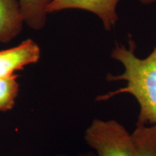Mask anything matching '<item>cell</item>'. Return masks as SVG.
Here are the masks:
<instances>
[{"label": "cell", "instance_id": "6da1fadb", "mask_svg": "<svg viewBox=\"0 0 156 156\" xmlns=\"http://www.w3.org/2000/svg\"><path fill=\"white\" fill-rule=\"evenodd\" d=\"M135 45L130 41L127 48L116 44L112 52V58L124 66V71L120 75L108 74L107 80L125 81L124 87L96 98L97 101H105L119 94L128 93L135 98L140 106L136 124L156 125V47L145 58L134 54Z\"/></svg>", "mask_w": 156, "mask_h": 156}, {"label": "cell", "instance_id": "7a4b0ae2", "mask_svg": "<svg viewBox=\"0 0 156 156\" xmlns=\"http://www.w3.org/2000/svg\"><path fill=\"white\" fill-rule=\"evenodd\" d=\"M84 139L96 156H134L132 134L116 120L94 119Z\"/></svg>", "mask_w": 156, "mask_h": 156}, {"label": "cell", "instance_id": "3957f363", "mask_svg": "<svg viewBox=\"0 0 156 156\" xmlns=\"http://www.w3.org/2000/svg\"><path fill=\"white\" fill-rule=\"evenodd\" d=\"M120 0H53L48 13L64 9H78L88 11L97 15L102 21L104 28L110 30L118 21L116 7Z\"/></svg>", "mask_w": 156, "mask_h": 156}, {"label": "cell", "instance_id": "277c9868", "mask_svg": "<svg viewBox=\"0 0 156 156\" xmlns=\"http://www.w3.org/2000/svg\"><path fill=\"white\" fill-rule=\"evenodd\" d=\"M40 56V47L30 38L15 47L0 51V77H9L25 66L36 63Z\"/></svg>", "mask_w": 156, "mask_h": 156}, {"label": "cell", "instance_id": "5b68a950", "mask_svg": "<svg viewBox=\"0 0 156 156\" xmlns=\"http://www.w3.org/2000/svg\"><path fill=\"white\" fill-rule=\"evenodd\" d=\"M23 23L19 1L0 0V43L7 44L16 38Z\"/></svg>", "mask_w": 156, "mask_h": 156}, {"label": "cell", "instance_id": "8992f818", "mask_svg": "<svg viewBox=\"0 0 156 156\" xmlns=\"http://www.w3.org/2000/svg\"><path fill=\"white\" fill-rule=\"evenodd\" d=\"M53 0H19L24 23L38 30L46 24L48 8Z\"/></svg>", "mask_w": 156, "mask_h": 156}, {"label": "cell", "instance_id": "52a82bcc", "mask_svg": "<svg viewBox=\"0 0 156 156\" xmlns=\"http://www.w3.org/2000/svg\"><path fill=\"white\" fill-rule=\"evenodd\" d=\"M132 136L134 156H156V125L136 124Z\"/></svg>", "mask_w": 156, "mask_h": 156}, {"label": "cell", "instance_id": "ba28073f", "mask_svg": "<svg viewBox=\"0 0 156 156\" xmlns=\"http://www.w3.org/2000/svg\"><path fill=\"white\" fill-rule=\"evenodd\" d=\"M18 75L0 77V112H7L14 108L19 93Z\"/></svg>", "mask_w": 156, "mask_h": 156}, {"label": "cell", "instance_id": "9c48e42d", "mask_svg": "<svg viewBox=\"0 0 156 156\" xmlns=\"http://www.w3.org/2000/svg\"><path fill=\"white\" fill-rule=\"evenodd\" d=\"M77 156H96L95 155V153H92V152H87V153H83L79 154Z\"/></svg>", "mask_w": 156, "mask_h": 156}, {"label": "cell", "instance_id": "30bf717a", "mask_svg": "<svg viewBox=\"0 0 156 156\" xmlns=\"http://www.w3.org/2000/svg\"><path fill=\"white\" fill-rule=\"evenodd\" d=\"M142 4H144V5H148V4H151L156 2V0H138Z\"/></svg>", "mask_w": 156, "mask_h": 156}, {"label": "cell", "instance_id": "8fae6325", "mask_svg": "<svg viewBox=\"0 0 156 156\" xmlns=\"http://www.w3.org/2000/svg\"><path fill=\"white\" fill-rule=\"evenodd\" d=\"M53 156H69V155H64V154H58V155H53Z\"/></svg>", "mask_w": 156, "mask_h": 156}]
</instances>
